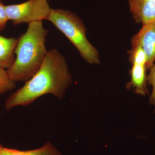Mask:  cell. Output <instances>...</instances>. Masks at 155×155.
Returning a JSON list of instances; mask_svg holds the SVG:
<instances>
[{
    "label": "cell",
    "mask_w": 155,
    "mask_h": 155,
    "mask_svg": "<svg viewBox=\"0 0 155 155\" xmlns=\"http://www.w3.org/2000/svg\"><path fill=\"white\" fill-rule=\"evenodd\" d=\"M150 69V74L147 76V81L153 86V92L150 98V103L154 105L155 111V64Z\"/></svg>",
    "instance_id": "11"
},
{
    "label": "cell",
    "mask_w": 155,
    "mask_h": 155,
    "mask_svg": "<svg viewBox=\"0 0 155 155\" xmlns=\"http://www.w3.org/2000/svg\"><path fill=\"white\" fill-rule=\"evenodd\" d=\"M8 20L6 14L5 6L4 5L2 0H0V31L4 30Z\"/></svg>",
    "instance_id": "12"
},
{
    "label": "cell",
    "mask_w": 155,
    "mask_h": 155,
    "mask_svg": "<svg viewBox=\"0 0 155 155\" xmlns=\"http://www.w3.org/2000/svg\"><path fill=\"white\" fill-rule=\"evenodd\" d=\"M134 20L142 25L155 21V0H128Z\"/></svg>",
    "instance_id": "6"
},
{
    "label": "cell",
    "mask_w": 155,
    "mask_h": 155,
    "mask_svg": "<svg viewBox=\"0 0 155 155\" xmlns=\"http://www.w3.org/2000/svg\"><path fill=\"white\" fill-rule=\"evenodd\" d=\"M18 39L15 38H6L0 35V67L8 69L15 60L14 50Z\"/></svg>",
    "instance_id": "7"
},
{
    "label": "cell",
    "mask_w": 155,
    "mask_h": 155,
    "mask_svg": "<svg viewBox=\"0 0 155 155\" xmlns=\"http://www.w3.org/2000/svg\"><path fill=\"white\" fill-rule=\"evenodd\" d=\"M132 69L130 71L131 81L130 84L135 88L138 94L145 95L147 90L146 87L147 77L146 64L143 63H132Z\"/></svg>",
    "instance_id": "8"
},
{
    "label": "cell",
    "mask_w": 155,
    "mask_h": 155,
    "mask_svg": "<svg viewBox=\"0 0 155 155\" xmlns=\"http://www.w3.org/2000/svg\"><path fill=\"white\" fill-rule=\"evenodd\" d=\"M71 83L65 58L57 49L51 50L31 79L6 100L5 109L9 110L16 106L27 105L47 94L61 100Z\"/></svg>",
    "instance_id": "1"
},
{
    "label": "cell",
    "mask_w": 155,
    "mask_h": 155,
    "mask_svg": "<svg viewBox=\"0 0 155 155\" xmlns=\"http://www.w3.org/2000/svg\"><path fill=\"white\" fill-rule=\"evenodd\" d=\"M15 87V81L10 78L7 70L0 67V94L12 90Z\"/></svg>",
    "instance_id": "10"
},
{
    "label": "cell",
    "mask_w": 155,
    "mask_h": 155,
    "mask_svg": "<svg viewBox=\"0 0 155 155\" xmlns=\"http://www.w3.org/2000/svg\"><path fill=\"white\" fill-rule=\"evenodd\" d=\"M5 10L8 20L17 25L48 20L51 9L47 0H28L21 4L5 6Z\"/></svg>",
    "instance_id": "4"
},
{
    "label": "cell",
    "mask_w": 155,
    "mask_h": 155,
    "mask_svg": "<svg viewBox=\"0 0 155 155\" xmlns=\"http://www.w3.org/2000/svg\"><path fill=\"white\" fill-rule=\"evenodd\" d=\"M132 48L139 46L146 56L147 69H150L155 61V21L143 25L131 39Z\"/></svg>",
    "instance_id": "5"
},
{
    "label": "cell",
    "mask_w": 155,
    "mask_h": 155,
    "mask_svg": "<svg viewBox=\"0 0 155 155\" xmlns=\"http://www.w3.org/2000/svg\"><path fill=\"white\" fill-rule=\"evenodd\" d=\"M0 155H62L51 143L48 142L41 147L22 151L5 147L0 143Z\"/></svg>",
    "instance_id": "9"
},
{
    "label": "cell",
    "mask_w": 155,
    "mask_h": 155,
    "mask_svg": "<svg viewBox=\"0 0 155 155\" xmlns=\"http://www.w3.org/2000/svg\"><path fill=\"white\" fill-rule=\"evenodd\" d=\"M47 34L42 21L28 23L26 32L18 39L14 64L7 70L11 80L15 82L28 80L37 72L48 52L45 46Z\"/></svg>",
    "instance_id": "2"
},
{
    "label": "cell",
    "mask_w": 155,
    "mask_h": 155,
    "mask_svg": "<svg viewBox=\"0 0 155 155\" xmlns=\"http://www.w3.org/2000/svg\"><path fill=\"white\" fill-rule=\"evenodd\" d=\"M48 20L69 39L86 62L100 64L98 52L87 38L86 28L80 17L71 11L51 9Z\"/></svg>",
    "instance_id": "3"
}]
</instances>
